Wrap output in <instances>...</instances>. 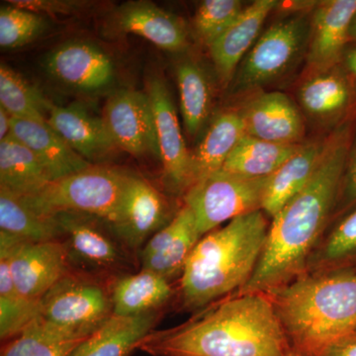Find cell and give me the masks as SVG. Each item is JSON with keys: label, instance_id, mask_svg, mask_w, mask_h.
<instances>
[{"label": "cell", "instance_id": "obj_1", "mask_svg": "<svg viewBox=\"0 0 356 356\" xmlns=\"http://www.w3.org/2000/svg\"><path fill=\"white\" fill-rule=\"evenodd\" d=\"M355 129L356 113L327 137L315 175L273 218L254 273L236 295L269 294L303 274L307 259L339 198Z\"/></svg>", "mask_w": 356, "mask_h": 356}, {"label": "cell", "instance_id": "obj_2", "mask_svg": "<svg viewBox=\"0 0 356 356\" xmlns=\"http://www.w3.org/2000/svg\"><path fill=\"white\" fill-rule=\"evenodd\" d=\"M138 350L152 356H286L292 350L268 295H235L175 329L152 332Z\"/></svg>", "mask_w": 356, "mask_h": 356}, {"label": "cell", "instance_id": "obj_3", "mask_svg": "<svg viewBox=\"0 0 356 356\" xmlns=\"http://www.w3.org/2000/svg\"><path fill=\"white\" fill-rule=\"evenodd\" d=\"M292 350L318 356L356 331V274H302L269 293Z\"/></svg>", "mask_w": 356, "mask_h": 356}, {"label": "cell", "instance_id": "obj_4", "mask_svg": "<svg viewBox=\"0 0 356 356\" xmlns=\"http://www.w3.org/2000/svg\"><path fill=\"white\" fill-rule=\"evenodd\" d=\"M269 226L264 211L257 210L204 235L182 271L184 306L201 308L234 290L240 291L259 264Z\"/></svg>", "mask_w": 356, "mask_h": 356}, {"label": "cell", "instance_id": "obj_5", "mask_svg": "<svg viewBox=\"0 0 356 356\" xmlns=\"http://www.w3.org/2000/svg\"><path fill=\"white\" fill-rule=\"evenodd\" d=\"M128 175L119 168L92 165L54 180L39 193L22 199L42 216L76 213L109 224L120 203Z\"/></svg>", "mask_w": 356, "mask_h": 356}, {"label": "cell", "instance_id": "obj_6", "mask_svg": "<svg viewBox=\"0 0 356 356\" xmlns=\"http://www.w3.org/2000/svg\"><path fill=\"white\" fill-rule=\"evenodd\" d=\"M268 177H248L220 170L201 178L184 194L201 236L243 215L261 210Z\"/></svg>", "mask_w": 356, "mask_h": 356}, {"label": "cell", "instance_id": "obj_7", "mask_svg": "<svg viewBox=\"0 0 356 356\" xmlns=\"http://www.w3.org/2000/svg\"><path fill=\"white\" fill-rule=\"evenodd\" d=\"M40 316L64 331L88 337L113 316L111 293L90 276L69 273L44 295Z\"/></svg>", "mask_w": 356, "mask_h": 356}, {"label": "cell", "instance_id": "obj_8", "mask_svg": "<svg viewBox=\"0 0 356 356\" xmlns=\"http://www.w3.org/2000/svg\"><path fill=\"white\" fill-rule=\"evenodd\" d=\"M310 30L303 16L270 26L238 65L232 81L235 91L261 88L284 74L305 48Z\"/></svg>", "mask_w": 356, "mask_h": 356}, {"label": "cell", "instance_id": "obj_9", "mask_svg": "<svg viewBox=\"0 0 356 356\" xmlns=\"http://www.w3.org/2000/svg\"><path fill=\"white\" fill-rule=\"evenodd\" d=\"M55 217L62 229L70 266L90 274L123 273L132 267V254L106 222L76 213Z\"/></svg>", "mask_w": 356, "mask_h": 356}, {"label": "cell", "instance_id": "obj_10", "mask_svg": "<svg viewBox=\"0 0 356 356\" xmlns=\"http://www.w3.org/2000/svg\"><path fill=\"white\" fill-rule=\"evenodd\" d=\"M172 219L165 196L145 178L129 172L120 203L108 225L133 254Z\"/></svg>", "mask_w": 356, "mask_h": 356}, {"label": "cell", "instance_id": "obj_11", "mask_svg": "<svg viewBox=\"0 0 356 356\" xmlns=\"http://www.w3.org/2000/svg\"><path fill=\"white\" fill-rule=\"evenodd\" d=\"M44 69L58 83L83 95L108 90L116 79V67L108 54L81 40L56 47L44 57Z\"/></svg>", "mask_w": 356, "mask_h": 356}, {"label": "cell", "instance_id": "obj_12", "mask_svg": "<svg viewBox=\"0 0 356 356\" xmlns=\"http://www.w3.org/2000/svg\"><path fill=\"white\" fill-rule=\"evenodd\" d=\"M103 118L118 149L140 156L161 159L156 121L146 92L121 89L109 96Z\"/></svg>", "mask_w": 356, "mask_h": 356}, {"label": "cell", "instance_id": "obj_13", "mask_svg": "<svg viewBox=\"0 0 356 356\" xmlns=\"http://www.w3.org/2000/svg\"><path fill=\"white\" fill-rule=\"evenodd\" d=\"M147 93L153 106L165 184L170 191L185 194L191 186V152L165 79L152 76L147 81Z\"/></svg>", "mask_w": 356, "mask_h": 356}, {"label": "cell", "instance_id": "obj_14", "mask_svg": "<svg viewBox=\"0 0 356 356\" xmlns=\"http://www.w3.org/2000/svg\"><path fill=\"white\" fill-rule=\"evenodd\" d=\"M69 255L62 240L25 243L17 240L10 252L11 275L16 289L28 299L41 300L70 273Z\"/></svg>", "mask_w": 356, "mask_h": 356}, {"label": "cell", "instance_id": "obj_15", "mask_svg": "<svg viewBox=\"0 0 356 356\" xmlns=\"http://www.w3.org/2000/svg\"><path fill=\"white\" fill-rule=\"evenodd\" d=\"M105 29L112 34L137 35L163 50L180 51L188 46L184 20L146 0L126 2L115 8Z\"/></svg>", "mask_w": 356, "mask_h": 356}, {"label": "cell", "instance_id": "obj_16", "mask_svg": "<svg viewBox=\"0 0 356 356\" xmlns=\"http://www.w3.org/2000/svg\"><path fill=\"white\" fill-rule=\"evenodd\" d=\"M201 238L193 213L184 205L142 248L140 269L153 271L168 280L181 275Z\"/></svg>", "mask_w": 356, "mask_h": 356}, {"label": "cell", "instance_id": "obj_17", "mask_svg": "<svg viewBox=\"0 0 356 356\" xmlns=\"http://www.w3.org/2000/svg\"><path fill=\"white\" fill-rule=\"evenodd\" d=\"M355 15L356 0H327L316 9L307 55L316 72L331 70L341 63Z\"/></svg>", "mask_w": 356, "mask_h": 356}, {"label": "cell", "instance_id": "obj_18", "mask_svg": "<svg viewBox=\"0 0 356 356\" xmlns=\"http://www.w3.org/2000/svg\"><path fill=\"white\" fill-rule=\"evenodd\" d=\"M47 123L91 165H98L118 149L103 116L93 114L83 105H54Z\"/></svg>", "mask_w": 356, "mask_h": 356}, {"label": "cell", "instance_id": "obj_19", "mask_svg": "<svg viewBox=\"0 0 356 356\" xmlns=\"http://www.w3.org/2000/svg\"><path fill=\"white\" fill-rule=\"evenodd\" d=\"M245 134L252 137L277 143L300 144L305 133L298 108L282 92L262 93L242 110Z\"/></svg>", "mask_w": 356, "mask_h": 356}, {"label": "cell", "instance_id": "obj_20", "mask_svg": "<svg viewBox=\"0 0 356 356\" xmlns=\"http://www.w3.org/2000/svg\"><path fill=\"white\" fill-rule=\"evenodd\" d=\"M277 3L275 0L252 2L208 47L218 76L224 86L233 81L238 65L257 42L264 21Z\"/></svg>", "mask_w": 356, "mask_h": 356}, {"label": "cell", "instance_id": "obj_21", "mask_svg": "<svg viewBox=\"0 0 356 356\" xmlns=\"http://www.w3.org/2000/svg\"><path fill=\"white\" fill-rule=\"evenodd\" d=\"M298 97L304 111L318 121L344 120L356 112L355 86L339 65L307 79Z\"/></svg>", "mask_w": 356, "mask_h": 356}, {"label": "cell", "instance_id": "obj_22", "mask_svg": "<svg viewBox=\"0 0 356 356\" xmlns=\"http://www.w3.org/2000/svg\"><path fill=\"white\" fill-rule=\"evenodd\" d=\"M11 134L31 149L51 181L92 165L76 153L47 122L11 117Z\"/></svg>", "mask_w": 356, "mask_h": 356}, {"label": "cell", "instance_id": "obj_23", "mask_svg": "<svg viewBox=\"0 0 356 356\" xmlns=\"http://www.w3.org/2000/svg\"><path fill=\"white\" fill-rule=\"evenodd\" d=\"M327 138L302 144L299 151L268 177L261 210L273 218L303 191L315 175L327 147Z\"/></svg>", "mask_w": 356, "mask_h": 356}, {"label": "cell", "instance_id": "obj_24", "mask_svg": "<svg viewBox=\"0 0 356 356\" xmlns=\"http://www.w3.org/2000/svg\"><path fill=\"white\" fill-rule=\"evenodd\" d=\"M159 311L133 317L112 316L70 356H129L154 331Z\"/></svg>", "mask_w": 356, "mask_h": 356}, {"label": "cell", "instance_id": "obj_25", "mask_svg": "<svg viewBox=\"0 0 356 356\" xmlns=\"http://www.w3.org/2000/svg\"><path fill=\"white\" fill-rule=\"evenodd\" d=\"M245 135L242 111L227 110L218 114L204 132L196 149L191 153V186L201 178L221 170Z\"/></svg>", "mask_w": 356, "mask_h": 356}, {"label": "cell", "instance_id": "obj_26", "mask_svg": "<svg viewBox=\"0 0 356 356\" xmlns=\"http://www.w3.org/2000/svg\"><path fill=\"white\" fill-rule=\"evenodd\" d=\"M113 315L133 317L159 311L172 296L170 280L140 269L137 273H125L114 281L111 290Z\"/></svg>", "mask_w": 356, "mask_h": 356}, {"label": "cell", "instance_id": "obj_27", "mask_svg": "<svg viewBox=\"0 0 356 356\" xmlns=\"http://www.w3.org/2000/svg\"><path fill=\"white\" fill-rule=\"evenodd\" d=\"M50 182L39 159L13 134L0 140V187L25 197L39 193Z\"/></svg>", "mask_w": 356, "mask_h": 356}, {"label": "cell", "instance_id": "obj_28", "mask_svg": "<svg viewBox=\"0 0 356 356\" xmlns=\"http://www.w3.org/2000/svg\"><path fill=\"white\" fill-rule=\"evenodd\" d=\"M302 144H277L245 134L221 170L248 177H267L299 151Z\"/></svg>", "mask_w": 356, "mask_h": 356}, {"label": "cell", "instance_id": "obj_29", "mask_svg": "<svg viewBox=\"0 0 356 356\" xmlns=\"http://www.w3.org/2000/svg\"><path fill=\"white\" fill-rule=\"evenodd\" d=\"M0 232L25 243L62 240L57 218L44 217L32 210L21 196L0 187Z\"/></svg>", "mask_w": 356, "mask_h": 356}, {"label": "cell", "instance_id": "obj_30", "mask_svg": "<svg viewBox=\"0 0 356 356\" xmlns=\"http://www.w3.org/2000/svg\"><path fill=\"white\" fill-rule=\"evenodd\" d=\"M175 74L185 129L191 137H195L207 123L212 108L209 79L203 67L191 58L178 63Z\"/></svg>", "mask_w": 356, "mask_h": 356}, {"label": "cell", "instance_id": "obj_31", "mask_svg": "<svg viewBox=\"0 0 356 356\" xmlns=\"http://www.w3.org/2000/svg\"><path fill=\"white\" fill-rule=\"evenodd\" d=\"M88 337L64 331L39 316L11 339L1 356H70Z\"/></svg>", "mask_w": 356, "mask_h": 356}, {"label": "cell", "instance_id": "obj_32", "mask_svg": "<svg viewBox=\"0 0 356 356\" xmlns=\"http://www.w3.org/2000/svg\"><path fill=\"white\" fill-rule=\"evenodd\" d=\"M41 313V300L22 296L14 285L10 254L0 252V337L1 341L19 336Z\"/></svg>", "mask_w": 356, "mask_h": 356}, {"label": "cell", "instance_id": "obj_33", "mask_svg": "<svg viewBox=\"0 0 356 356\" xmlns=\"http://www.w3.org/2000/svg\"><path fill=\"white\" fill-rule=\"evenodd\" d=\"M0 106L13 118L47 122L53 103L17 72L0 65Z\"/></svg>", "mask_w": 356, "mask_h": 356}, {"label": "cell", "instance_id": "obj_34", "mask_svg": "<svg viewBox=\"0 0 356 356\" xmlns=\"http://www.w3.org/2000/svg\"><path fill=\"white\" fill-rule=\"evenodd\" d=\"M47 26L41 14L6 2L0 7V46L3 49L24 47L41 36Z\"/></svg>", "mask_w": 356, "mask_h": 356}, {"label": "cell", "instance_id": "obj_35", "mask_svg": "<svg viewBox=\"0 0 356 356\" xmlns=\"http://www.w3.org/2000/svg\"><path fill=\"white\" fill-rule=\"evenodd\" d=\"M240 0H205L200 2L194 17L199 40L209 47L243 13Z\"/></svg>", "mask_w": 356, "mask_h": 356}, {"label": "cell", "instance_id": "obj_36", "mask_svg": "<svg viewBox=\"0 0 356 356\" xmlns=\"http://www.w3.org/2000/svg\"><path fill=\"white\" fill-rule=\"evenodd\" d=\"M356 254V209L344 217L325 240L317 261L336 264Z\"/></svg>", "mask_w": 356, "mask_h": 356}, {"label": "cell", "instance_id": "obj_37", "mask_svg": "<svg viewBox=\"0 0 356 356\" xmlns=\"http://www.w3.org/2000/svg\"><path fill=\"white\" fill-rule=\"evenodd\" d=\"M6 2L41 15H74L91 6L90 2L79 0H9Z\"/></svg>", "mask_w": 356, "mask_h": 356}, {"label": "cell", "instance_id": "obj_38", "mask_svg": "<svg viewBox=\"0 0 356 356\" xmlns=\"http://www.w3.org/2000/svg\"><path fill=\"white\" fill-rule=\"evenodd\" d=\"M341 202L343 209L356 203V129L341 182Z\"/></svg>", "mask_w": 356, "mask_h": 356}, {"label": "cell", "instance_id": "obj_39", "mask_svg": "<svg viewBox=\"0 0 356 356\" xmlns=\"http://www.w3.org/2000/svg\"><path fill=\"white\" fill-rule=\"evenodd\" d=\"M318 356H356V332L331 344Z\"/></svg>", "mask_w": 356, "mask_h": 356}, {"label": "cell", "instance_id": "obj_40", "mask_svg": "<svg viewBox=\"0 0 356 356\" xmlns=\"http://www.w3.org/2000/svg\"><path fill=\"white\" fill-rule=\"evenodd\" d=\"M341 63H343L344 72L350 77L351 83L356 88V46L346 48Z\"/></svg>", "mask_w": 356, "mask_h": 356}, {"label": "cell", "instance_id": "obj_41", "mask_svg": "<svg viewBox=\"0 0 356 356\" xmlns=\"http://www.w3.org/2000/svg\"><path fill=\"white\" fill-rule=\"evenodd\" d=\"M11 133V116L0 106V140L6 139Z\"/></svg>", "mask_w": 356, "mask_h": 356}, {"label": "cell", "instance_id": "obj_42", "mask_svg": "<svg viewBox=\"0 0 356 356\" xmlns=\"http://www.w3.org/2000/svg\"><path fill=\"white\" fill-rule=\"evenodd\" d=\"M353 42L356 43V15L351 23L350 30V43H353Z\"/></svg>", "mask_w": 356, "mask_h": 356}, {"label": "cell", "instance_id": "obj_43", "mask_svg": "<svg viewBox=\"0 0 356 356\" xmlns=\"http://www.w3.org/2000/svg\"><path fill=\"white\" fill-rule=\"evenodd\" d=\"M286 356H302V355H300L299 353H296V351L291 350L289 351V353H288V355Z\"/></svg>", "mask_w": 356, "mask_h": 356}, {"label": "cell", "instance_id": "obj_44", "mask_svg": "<svg viewBox=\"0 0 356 356\" xmlns=\"http://www.w3.org/2000/svg\"><path fill=\"white\" fill-rule=\"evenodd\" d=\"M355 332H356V331H355Z\"/></svg>", "mask_w": 356, "mask_h": 356}]
</instances>
